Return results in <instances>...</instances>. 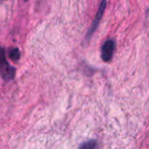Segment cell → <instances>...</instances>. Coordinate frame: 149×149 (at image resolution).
Returning <instances> with one entry per match:
<instances>
[{
	"label": "cell",
	"instance_id": "1",
	"mask_svg": "<svg viewBox=\"0 0 149 149\" xmlns=\"http://www.w3.org/2000/svg\"><path fill=\"white\" fill-rule=\"evenodd\" d=\"M15 68L10 66L5 58V53L3 48L0 46V73L5 80H10L15 76Z\"/></svg>",
	"mask_w": 149,
	"mask_h": 149
},
{
	"label": "cell",
	"instance_id": "2",
	"mask_svg": "<svg viewBox=\"0 0 149 149\" xmlns=\"http://www.w3.org/2000/svg\"><path fill=\"white\" fill-rule=\"evenodd\" d=\"M115 49V42L113 39H108L105 42L101 49V58L104 61L108 62L113 58Z\"/></svg>",
	"mask_w": 149,
	"mask_h": 149
},
{
	"label": "cell",
	"instance_id": "3",
	"mask_svg": "<svg viewBox=\"0 0 149 149\" xmlns=\"http://www.w3.org/2000/svg\"><path fill=\"white\" fill-rule=\"evenodd\" d=\"M106 5H107V1H106V0H102V2H101L100 4L98 12H97V14H96V17H95V18H94V20H93V24H92V25H91V27H90V29H89L87 34H86V38L89 39V38L92 37L93 33L95 31L96 28L98 27V25H99V24H100V19H101V17H102V15H103V13H104Z\"/></svg>",
	"mask_w": 149,
	"mask_h": 149
},
{
	"label": "cell",
	"instance_id": "4",
	"mask_svg": "<svg viewBox=\"0 0 149 149\" xmlns=\"http://www.w3.org/2000/svg\"><path fill=\"white\" fill-rule=\"evenodd\" d=\"M9 56L11 60L13 61H17L20 58V52L17 48H11L9 52Z\"/></svg>",
	"mask_w": 149,
	"mask_h": 149
},
{
	"label": "cell",
	"instance_id": "5",
	"mask_svg": "<svg viewBox=\"0 0 149 149\" xmlns=\"http://www.w3.org/2000/svg\"><path fill=\"white\" fill-rule=\"evenodd\" d=\"M97 147V142L94 141H90L88 142H85L81 146H79L80 148H94Z\"/></svg>",
	"mask_w": 149,
	"mask_h": 149
},
{
	"label": "cell",
	"instance_id": "6",
	"mask_svg": "<svg viewBox=\"0 0 149 149\" xmlns=\"http://www.w3.org/2000/svg\"><path fill=\"white\" fill-rule=\"evenodd\" d=\"M24 1H28V0H24Z\"/></svg>",
	"mask_w": 149,
	"mask_h": 149
}]
</instances>
